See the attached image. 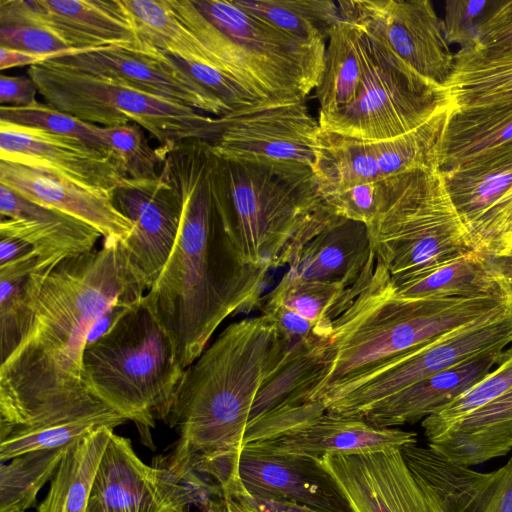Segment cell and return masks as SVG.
<instances>
[{"label":"cell","mask_w":512,"mask_h":512,"mask_svg":"<svg viewBox=\"0 0 512 512\" xmlns=\"http://www.w3.org/2000/svg\"><path fill=\"white\" fill-rule=\"evenodd\" d=\"M144 291L114 238L52 269L28 332L0 365V438L84 412L93 397L82 380L88 333L111 305L141 300Z\"/></svg>","instance_id":"6da1fadb"},{"label":"cell","mask_w":512,"mask_h":512,"mask_svg":"<svg viewBox=\"0 0 512 512\" xmlns=\"http://www.w3.org/2000/svg\"><path fill=\"white\" fill-rule=\"evenodd\" d=\"M161 172L179 194L181 224L174 248L142 304L171 340L185 370L230 315L259 307L269 269L242 261L218 214L211 143L160 145Z\"/></svg>","instance_id":"7a4b0ae2"},{"label":"cell","mask_w":512,"mask_h":512,"mask_svg":"<svg viewBox=\"0 0 512 512\" xmlns=\"http://www.w3.org/2000/svg\"><path fill=\"white\" fill-rule=\"evenodd\" d=\"M295 341L266 314L227 326L185 371L165 421L179 432L165 468L183 478L200 458L237 460L252 410Z\"/></svg>","instance_id":"3957f363"},{"label":"cell","mask_w":512,"mask_h":512,"mask_svg":"<svg viewBox=\"0 0 512 512\" xmlns=\"http://www.w3.org/2000/svg\"><path fill=\"white\" fill-rule=\"evenodd\" d=\"M512 307L508 298L405 299L376 258L351 305L332 323L323 368L309 402L332 388L452 330Z\"/></svg>","instance_id":"277c9868"},{"label":"cell","mask_w":512,"mask_h":512,"mask_svg":"<svg viewBox=\"0 0 512 512\" xmlns=\"http://www.w3.org/2000/svg\"><path fill=\"white\" fill-rule=\"evenodd\" d=\"M212 189L222 225L243 262L288 265L326 207L311 170L277 168L214 154Z\"/></svg>","instance_id":"5b68a950"},{"label":"cell","mask_w":512,"mask_h":512,"mask_svg":"<svg viewBox=\"0 0 512 512\" xmlns=\"http://www.w3.org/2000/svg\"><path fill=\"white\" fill-rule=\"evenodd\" d=\"M185 369L170 338L142 304L85 347L82 380L87 390L126 420L151 446V428L166 421Z\"/></svg>","instance_id":"8992f818"},{"label":"cell","mask_w":512,"mask_h":512,"mask_svg":"<svg viewBox=\"0 0 512 512\" xmlns=\"http://www.w3.org/2000/svg\"><path fill=\"white\" fill-rule=\"evenodd\" d=\"M367 227L376 258L392 277L476 251L441 170L388 178L383 202Z\"/></svg>","instance_id":"52a82bcc"},{"label":"cell","mask_w":512,"mask_h":512,"mask_svg":"<svg viewBox=\"0 0 512 512\" xmlns=\"http://www.w3.org/2000/svg\"><path fill=\"white\" fill-rule=\"evenodd\" d=\"M28 75L52 107L99 126L136 123L161 145L212 143L223 128L222 117L49 60L29 67Z\"/></svg>","instance_id":"ba28073f"},{"label":"cell","mask_w":512,"mask_h":512,"mask_svg":"<svg viewBox=\"0 0 512 512\" xmlns=\"http://www.w3.org/2000/svg\"><path fill=\"white\" fill-rule=\"evenodd\" d=\"M512 343V307L452 330L346 381L319 398L327 413L360 418L367 410L431 375L502 351Z\"/></svg>","instance_id":"9c48e42d"},{"label":"cell","mask_w":512,"mask_h":512,"mask_svg":"<svg viewBox=\"0 0 512 512\" xmlns=\"http://www.w3.org/2000/svg\"><path fill=\"white\" fill-rule=\"evenodd\" d=\"M362 30L364 72L357 95L342 110L318 120L321 129L360 140H386L414 130L447 107L440 91Z\"/></svg>","instance_id":"30bf717a"},{"label":"cell","mask_w":512,"mask_h":512,"mask_svg":"<svg viewBox=\"0 0 512 512\" xmlns=\"http://www.w3.org/2000/svg\"><path fill=\"white\" fill-rule=\"evenodd\" d=\"M441 109L401 136L367 141L320 128L314 176L322 197L359 183L404 173L440 170V147L448 117Z\"/></svg>","instance_id":"8fae6325"},{"label":"cell","mask_w":512,"mask_h":512,"mask_svg":"<svg viewBox=\"0 0 512 512\" xmlns=\"http://www.w3.org/2000/svg\"><path fill=\"white\" fill-rule=\"evenodd\" d=\"M340 18L362 27L405 65L442 93L454 54L428 0H339Z\"/></svg>","instance_id":"7c38bea8"},{"label":"cell","mask_w":512,"mask_h":512,"mask_svg":"<svg viewBox=\"0 0 512 512\" xmlns=\"http://www.w3.org/2000/svg\"><path fill=\"white\" fill-rule=\"evenodd\" d=\"M46 60L187 105L214 117L230 115L226 107L172 56L140 36L132 43L74 51Z\"/></svg>","instance_id":"4fadbf2b"},{"label":"cell","mask_w":512,"mask_h":512,"mask_svg":"<svg viewBox=\"0 0 512 512\" xmlns=\"http://www.w3.org/2000/svg\"><path fill=\"white\" fill-rule=\"evenodd\" d=\"M211 143L221 158L259 165L313 171L320 125L306 101L223 116Z\"/></svg>","instance_id":"5bb4252c"},{"label":"cell","mask_w":512,"mask_h":512,"mask_svg":"<svg viewBox=\"0 0 512 512\" xmlns=\"http://www.w3.org/2000/svg\"><path fill=\"white\" fill-rule=\"evenodd\" d=\"M112 198L133 223L132 232L121 245L133 276L148 291L162 272L179 234V194L160 171L156 179L126 178Z\"/></svg>","instance_id":"9a60e30c"},{"label":"cell","mask_w":512,"mask_h":512,"mask_svg":"<svg viewBox=\"0 0 512 512\" xmlns=\"http://www.w3.org/2000/svg\"><path fill=\"white\" fill-rule=\"evenodd\" d=\"M189 489L165 467L149 466L129 439L111 434L85 512H187Z\"/></svg>","instance_id":"2e32d148"},{"label":"cell","mask_w":512,"mask_h":512,"mask_svg":"<svg viewBox=\"0 0 512 512\" xmlns=\"http://www.w3.org/2000/svg\"><path fill=\"white\" fill-rule=\"evenodd\" d=\"M0 160L44 170L113 195L128 178L109 149L74 137L0 121Z\"/></svg>","instance_id":"e0dca14e"},{"label":"cell","mask_w":512,"mask_h":512,"mask_svg":"<svg viewBox=\"0 0 512 512\" xmlns=\"http://www.w3.org/2000/svg\"><path fill=\"white\" fill-rule=\"evenodd\" d=\"M47 29L74 51L139 39L124 0H0V26Z\"/></svg>","instance_id":"ac0fdd59"},{"label":"cell","mask_w":512,"mask_h":512,"mask_svg":"<svg viewBox=\"0 0 512 512\" xmlns=\"http://www.w3.org/2000/svg\"><path fill=\"white\" fill-rule=\"evenodd\" d=\"M352 512H432L402 449L317 458Z\"/></svg>","instance_id":"d6986e66"},{"label":"cell","mask_w":512,"mask_h":512,"mask_svg":"<svg viewBox=\"0 0 512 512\" xmlns=\"http://www.w3.org/2000/svg\"><path fill=\"white\" fill-rule=\"evenodd\" d=\"M402 454L432 512H512V456L496 470L478 472L417 443Z\"/></svg>","instance_id":"ffe728a7"},{"label":"cell","mask_w":512,"mask_h":512,"mask_svg":"<svg viewBox=\"0 0 512 512\" xmlns=\"http://www.w3.org/2000/svg\"><path fill=\"white\" fill-rule=\"evenodd\" d=\"M236 481L255 497L289 501L324 512H352L338 484L317 458L243 446Z\"/></svg>","instance_id":"44dd1931"},{"label":"cell","mask_w":512,"mask_h":512,"mask_svg":"<svg viewBox=\"0 0 512 512\" xmlns=\"http://www.w3.org/2000/svg\"><path fill=\"white\" fill-rule=\"evenodd\" d=\"M375 261L367 225L326 206L293 253L287 272L304 281L351 287Z\"/></svg>","instance_id":"7402d4cb"},{"label":"cell","mask_w":512,"mask_h":512,"mask_svg":"<svg viewBox=\"0 0 512 512\" xmlns=\"http://www.w3.org/2000/svg\"><path fill=\"white\" fill-rule=\"evenodd\" d=\"M0 236L32 246L39 261L60 263L93 251L101 233L69 214L29 200L0 183Z\"/></svg>","instance_id":"603a6c76"},{"label":"cell","mask_w":512,"mask_h":512,"mask_svg":"<svg viewBox=\"0 0 512 512\" xmlns=\"http://www.w3.org/2000/svg\"><path fill=\"white\" fill-rule=\"evenodd\" d=\"M0 183L38 204L69 214L98 230L104 239L124 240L133 223L111 195L50 172L0 160Z\"/></svg>","instance_id":"cb8c5ba5"},{"label":"cell","mask_w":512,"mask_h":512,"mask_svg":"<svg viewBox=\"0 0 512 512\" xmlns=\"http://www.w3.org/2000/svg\"><path fill=\"white\" fill-rule=\"evenodd\" d=\"M414 443H417V435L413 432L376 427L363 419L325 412L313 422L284 436L243 446L276 454L319 458L327 454L402 449Z\"/></svg>","instance_id":"d4e9b609"},{"label":"cell","mask_w":512,"mask_h":512,"mask_svg":"<svg viewBox=\"0 0 512 512\" xmlns=\"http://www.w3.org/2000/svg\"><path fill=\"white\" fill-rule=\"evenodd\" d=\"M502 352H492L420 380L371 407L359 419L381 428L422 421L485 377L497 365Z\"/></svg>","instance_id":"484cf974"},{"label":"cell","mask_w":512,"mask_h":512,"mask_svg":"<svg viewBox=\"0 0 512 512\" xmlns=\"http://www.w3.org/2000/svg\"><path fill=\"white\" fill-rule=\"evenodd\" d=\"M427 447L455 464L472 467L512 451V390L424 434Z\"/></svg>","instance_id":"4316f807"},{"label":"cell","mask_w":512,"mask_h":512,"mask_svg":"<svg viewBox=\"0 0 512 512\" xmlns=\"http://www.w3.org/2000/svg\"><path fill=\"white\" fill-rule=\"evenodd\" d=\"M391 284L395 295L405 299H509L487 257L478 251L417 272L391 276Z\"/></svg>","instance_id":"83f0119b"},{"label":"cell","mask_w":512,"mask_h":512,"mask_svg":"<svg viewBox=\"0 0 512 512\" xmlns=\"http://www.w3.org/2000/svg\"><path fill=\"white\" fill-rule=\"evenodd\" d=\"M442 94L449 111L512 102V47L459 49Z\"/></svg>","instance_id":"f1b7e54d"},{"label":"cell","mask_w":512,"mask_h":512,"mask_svg":"<svg viewBox=\"0 0 512 512\" xmlns=\"http://www.w3.org/2000/svg\"><path fill=\"white\" fill-rule=\"evenodd\" d=\"M441 172L452 202L470 231L512 187V141Z\"/></svg>","instance_id":"f546056e"},{"label":"cell","mask_w":512,"mask_h":512,"mask_svg":"<svg viewBox=\"0 0 512 512\" xmlns=\"http://www.w3.org/2000/svg\"><path fill=\"white\" fill-rule=\"evenodd\" d=\"M512 141V102L449 111L440 147V170L462 165Z\"/></svg>","instance_id":"4dcf8cb0"},{"label":"cell","mask_w":512,"mask_h":512,"mask_svg":"<svg viewBox=\"0 0 512 512\" xmlns=\"http://www.w3.org/2000/svg\"><path fill=\"white\" fill-rule=\"evenodd\" d=\"M364 72L362 28L340 18L326 42L321 80L315 89L322 120L354 101Z\"/></svg>","instance_id":"1f68e13d"},{"label":"cell","mask_w":512,"mask_h":512,"mask_svg":"<svg viewBox=\"0 0 512 512\" xmlns=\"http://www.w3.org/2000/svg\"><path fill=\"white\" fill-rule=\"evenodd\" d=\"M57 264L41 262L34 254L0 266L1 363L13 353L28 332L44 281Z\"/></svg>","instance_id":"d6a6232c"},{"label":"cell","mask_w":512,"mask_h":512,"mask_svg":"<svg viewBox=\"0 0 512 512\" xmlns=\"http://www.w3.org/2000/svg\"><path fill=\"white\" fill-rule=\"evenodd\" d=\"M113 428H99L67 446L37 512H85Z\"/></svg>","instance_id":"836d02e7"},{"label":"cell","mask_w":512,"mask_h":512,"mask_svg":"<svg viewBox=\"0 0 512 512\" xmlns=\"http://www.w3.org/2000/svg\"><path fill=\"white\" fill-rule=\"evenodd\" d=\"M374 266L375 263L351 287L304 281L286 272L277 286L261 301L279 304L298 313L329 339L333 321L351 305L366 284Z\"/></svg>","instance_id":"e575fe53"},{"label":"cell","mask_w":512,"mask_h":512,"mask_svg":"<svg viewBox=\"0 0 512 512\" xmlns=\"http://www.w3.org/2000/svg\"><path fill=\"white\" fill-rule=\"evenodd\" d=\"M237 5L299 39L326 43L340 19L332 0H234Z\"/></svg>","instance_id":"d590c367"},{"label":"cell","mask_w":512,"mask_h":512,"mask_svg":"<svg viewBox=\"0 0 512 512\" xmlns=\"http://www.w3.org/2000/svg\"><path fill=\"white\" fill-rule=\"evenodd\" d=\"M124 4L141 38L174 58L210 65L203 46L179 20L169 0H124Z\"/></svg>","instance_id":"8d00e7d4"},{"label":"cell","mask_w":512,"mask_h":512,"mask_svg":"<svg viewBox=\"0 0 512 512\" xmlns=\"http://www.w3.org/2000/svg\"><path fill=\"white\" fill-rule=\"evenodd\" d=\"M67 447L31 451L0 463V512H25L53 477Z\"/></svg>","instance_id":"74e56055"},{"label":"cell","mask_w":512,"mask_h":512,"mask_svg":"<svg viewBox=\"0 0 512 512\" xmlns=\"http://www.w3.org/2000/svg\"><path fill=\"white\" fill-rule=\"evenodd\" d=\"M143 130L132 122L110 127L94 124L101 144L117 156L130 179H156L160 176L163 154L159 147L149 145Z\"/></svg>","instance_id":"f35d334b"},{"label":"cell","mask_w":512,"mask_h":512,"mask_svg":"<svg viewBox=\"0 0 512 512\" xmlns=\"http://www.w3.org/2000/svg\"><path fill=\"white\" fill-rule=\"evenodd\" d=\"M119 425L121 423L110 419L86 418L37 429L15 430L0 439V463L31 451L67 447L99 428L114 429Z\"/></svg>","instance_id":"ab89813d"},{"label":"cell","mask_w":512,"mask_h":512,"mask_svg":"<svg viewBox=\"0 0 512 512\" xmlns=\"http://www.w3.org/2000/svg\"><path fill=\"white\" fill-rule=\"evenodd\" d=\"M512 390V346L504 349L497 367L438 412L421 421L423 433L442 429L481 405Z\"/></svg>","instance_id":"60d3db41"},{"label":"cell","mask_w":512,"mask_h":512,"mask_svg":"<svg viewBox=\"0 0 512 512\" xmlns=\"http://www.w3.org/2000/svg\"><path fill=\"white\" fill-rule=\"evenodd\" d=\"M0 121L74 137L88 144L105 148L94 131V124L84 122L39 101L28 106L1 105Z\"/></svg>","instance_id":"b9f144b4"},{"label":"cell","mask_w":512,"mask_h":512,"mask_svg":"<svg viewBox=\"0 0 512 512\" xmlns=\"http://www.w3.org/2000/svg\"><path fill=\"white\" fill-rule=\"evenodd\" d=\"M387 181L388 178L359 183L325 195L323 199L336 215L368 226L383 202Z\"/></svg>","instance_id":"7bdbcfd3"},{"label":"cell","mask_w":512,"mask_h":512,"mask_svg":"<svg viewBox=\"0 0 512 512\" xmlns=\"http://www.w3.org/2000/svg\"><path fill=\"white\" fill-rule=\"evenodd\" d=\"M493 1L449 0L445 2L443 19L445 38L459 49L472 47L478 30Z\"/></svg>","instance_id":"ee69618b"},{"label":"cell","mask_w":512,"mask_h":512,"mask_svg":"<svg viewBox=\"0 0 512 512\" xmlns=\"http://www.w3.org/2000/svg\"><path fill=\"white\" fill-rule=\"evenodd\" d=\"M512 232V187L469 231L476 251L495 254Z\"/></svg>","instance_id":"f6af8a7d"},{"label":"cell","mask_w":512,"mask_h":512,"mask_svg":"<svg viewBox=\"0 0 512 512\" xmlns=\"http://www.w3.org/2000/svg\"><path fill=\"white\" fill-rule=\"evenodd\" d=\"M0 47L21 50L48 58L73 52L71 47L51 31L29 25L0 26Z\"/></svg>","instance_id":"bcb514c9"},{"label":"cell","mask_w":512,"mask_h":512,"mask_svg":"<svg viewBox=\"0 0 512 512\" xmlns=\"http://www.w3.org/2000/svg\"><path fill=\"white\" fill-rule=\"evenodd\" d=\"M472 47L502 50L512 47V0H494Z\"/></svg>","instance_id":"7dc6e473"},{"label":"cell","mask_w":512,"mask_h":512,"mask_svg":"<svg viewBox=\"0 0 512 512\" xmlns=\"http://www.w3.org/2000/svg\"><path fill=\"white\" fill-rule=\"evenodd\" d=\"M259 307L262 314L272 317L282 332L291 339L305 341L327 339L310 321L285 306L261 301Z\"/></svg>","instance_id":"c3c4849f"},{"label":"cell","mask_w":512,"mask_h":512,"mask_svg":"<svg viewBox=\"0 0 512 512\" xmlns=\"http://www.w3.org/2000/svg\"><path fill=\"white\" fill-rule=\"evenodd\" d=\"M234 512H324L301 504L250 495L239 484L223 496Z\"/></svg>","instance_id":"681fc988"},{"label":"cell","mask_w":512,"mask_h":512,"mask_svg":"<svg viewBox=\"0 0 512 512\" xmlns=\"http://www.w3.org/2000/svg\"><path fill=\"white\" fill-rule=\"evenodd\" d=\"M36 84L29 75L0 76V103L4 106H28L35 103Z\"/></svg>","instance_id":"f907efd6"},{"label":"cell","mask_w":512,"mask_h":512,"mask_svg":"<svg viewBox=\"0 0 512 512\" xmlns=\"http://www.w3.org/2000/svg\"><path fill=\"white\" fill-rule=\"evenodd\" d=\"M0 238V266L25 259L35 254L32 246L21 239L7 236H0Z\"/></svg>","instance_id":"816d5d0a"},{"label":"cell","mask_w":512,"mask_h":512,"mask_svg":"<svg viewBox=\"0 0 512 512\" xmlns=\"http://www.w3.org/2000/svg\"><path fill=\"white\" fill-rule=\"evenodd\" d=\"M47 57L37 55L21 50L0 47V69H10L14 67L33 66L45 61Z\"/></svg>","instance_id":"f5cc1de1"},{"label":"cell","mask_w":512,"mask_h":512,"mask_svg":"<svg viewBox=\"0 0 512 512\" xmlns=\"http://www.w3.org/2000/svg\"><path fill=\"white\" fill-rule=\"evenodd\" d=\"M485 256L512 302V255Z\"/></svg>","instance_id":"db71d44e"},{"label":"cell","mask_w":512,"mask_h":512,"mask_svg":"<svg viewBox=\"0 0 512 512\" xmlns=\"http://www.w3.org/2000/svg\"><path fill=\"white\" fill-rule=\"evenodd\" d=\"M203 512H234L227 500L221 497L218 500H211L206 506Z\"/></svg>","instance_id":"11a10c76"},{"label":"cell","mask_w":512,"mask_h":512,"mask_svg":"<svg viewBox=\"0 0 512 512\" xmlns=\"http://www.w3.org/2000/svg\"><path fill=\"white\" fill-rule=\"evenodd\" d=\"M512 255V232L510 235L501 243L492 256H507Z\"/></svg>","instance_id":"9f6ffc18"},{"label":"cell","mask_w":512,"mask_h":512,"mask_svg":"<svg viewBox=\"0 0 512 512\" xmlns=\"http://www.w3.org/2000/svg\"><path fill=\"white\" fill-rule=\"evenodd\" d=\"M164 512H177V511H176V510H174V509H167V510H165Z\"/></svg>","instance_id":"6f0895ef"}]
</instances>
